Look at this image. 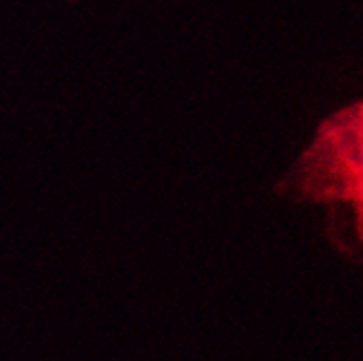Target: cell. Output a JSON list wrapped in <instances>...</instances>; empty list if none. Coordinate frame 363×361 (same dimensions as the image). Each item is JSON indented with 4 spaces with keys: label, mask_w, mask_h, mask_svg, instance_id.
<instances>
[{
    "label": "cell",
    "mask_w": 363,
    "mask_h": 361,
    "mask_svg": "<svg viewBox=\"0 0 363 361\" xmlns=\"http://www.w3.org/2000/svg\"><path fill=\"white\" fill-rule=\"evenodd\" d=\"M277 191L288 200L328 206L333 246L363 264V100L341 106L317 126Z\"/></svg>",
    "instance_id": "1"
}]
</instances>
